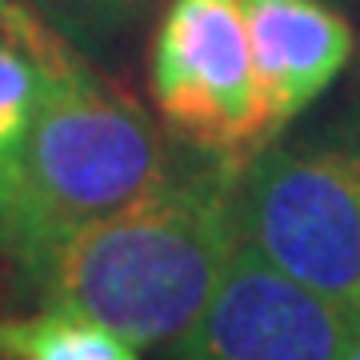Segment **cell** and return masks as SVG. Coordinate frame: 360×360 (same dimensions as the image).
Masks as SVG:
<instances>
[{
  "label": "cell",
  "mask_w": 360,
  "mask_h": 360,
  "mask_svg": "<svg viewBox=\"0 0 360 360\" xmlns=\"http://www.w3.org/2000/svg\"><path fill=\"white\" fill-rule=\"evenodd\" d=\"M236 168L184 144L153 188L68 236L20 296L84 312L136 348H172L240 248Z\"/></svg>",
  "instance_id": "1"
},
{
  "label": "cell",
  "mask_w": 360,
  "mask_h": 360,
  "mask_svg": "<svg viewBox=\"0 0 360 360\" xmlns=\"http://www.w3.org/2000/svg\"><path fill=\"white\" fill-rule=\"evenodd\" d=\"M172 156L153 116L56 37L44 101L0 180V264L16 296L68 236L153 188Z\"/></svg>",
  "instance_id": "2"
},
{
  "label": "cell",
  "mask_w": 360,
  "mask_h": 360,
  "mask_svg": "<svg viewBox=\"0 0 360 360\" xmlns=\"http://www.w3.org/2000/svg\"><path fill=\"white\" fill-rule=\"evenodd\" d=\"M232 217L252 257L360 316V124L348 112L248 156Z\"/></svg>",
  "instance_id": "3"
},
{
  "label": "cell",
  "mask_w": 360,
  "mask_h": 360,
  "mask_svg": "<svg viewBox=\"0 0 360 360\" xmlns=\"http://www.w3.org/2000/svg\"><path fill=\"white\" fill-rule=\"evenodd\" d=\"M148 92L165 132L196 153L245 165L272 141L245 0H165L148 49Z\"/></svg>",
  "instance_id": "4"
},
{
  "label": "cell",
  "mask_w": 360,
  "mask_h": 360,
  "mask_svg": "<svg viewBox=\"0 0 360 360\" xmlns=\"http://www.w3.org/2000/svg\"><path fill=\"white\" fill-rule=\"evenodd\" d=\"M352 321L240 245L168 360H336Z\"/></svg>",
  "instance_id": "5"
},
{
  "label": "cell",
  "mask_w": 360,
  "mask_h": 360,
  "mask_svg": "<svg viewBox=\"0 0 360 360\" xmlns=\"http://www.w3.org/2000/svg\"><path fill=\"white\" fill-rule=\"evenodd\" d=\"M245 25L264 120L281 136L348 68L356 32L333 0H245Z\"/></svg>",
  "instance_id": "6"
},
{
  "label": "cell",
  "mask_w": 360,
  "mask_h": 360,
  "mask_svg": "<svg viewBox=\"0 0 360 360\" xmlns=\"http://www.w3.org/2000/svg\"><path fill=\"white\" fill-rule=\"evenodd\" d=\"M56 37L60 32H52L20 4L0 16V180L16 165L44 101Z\"/></svg>",
  "instance_id": "7"
},
{
  "label": "cell",
  "mask_w": 360,
  "mask_h": 360,
  "mask_svg": "<svg viewBox=\"0 0 360 360\" xmlns=\"http://www.w3.org/2000/svg\"><path fill=\"white\" fill-rule=\"evenodd\" d=\"M0 360H141V348L84 312L37 304L28 316H0Z\"/></svg>",
  "instance_id": "8"
},
{
  "label": "cell",
  "mask_w": 360,
  "mask_h": 360,
  "mask_svg": "<svg viewBox=\"0 0 360 360\" xmlns=\"http://www.w3.org/2000/svg\"><path fill=\"white\" fill-rule=\"evenodd\" d=\"M165 0H32L40 20L84 56H112Z\"/></svg>",
  "instance_id": "9"
},
{
  "label": "cell",
  "mask_w": 360,
  "mask_h": 360,
  "mask_svg": "<svg viewBox=\"0 0 360 360\" xmlns=\"http://www.w3.org/2000/svg\"><path fill=\"white\" fill-rule=\"evenodd\" d=\"M336 360H360V316L352 321L348 340H345V348H340V356H336Z\"/></svg>",
  "instance_id": "10"
},
{
  "label": "cell",
  "mask_w": 360,
  "mask_h": 360,
  "mask_svg": "<svg viewBox=\"0 0 360 360\" xmlns=\"http://www.w3.org/2000/svg\"><path fill=\"white\" fill-rule=\"evenodd\" d=\"M348 116H352V120H356L360 124V80H356V92H352V101H348V108H345Z\"/></svg>",
  "instance_id": "11"
},
{
  "label": "cell",
  "mask_w": 360,
  "mask_h": 360,
  "mask_svg": "<svg viewBox=\"0 0 360 360\" xmlns=\"http://www.w3.org/2000/svg\"><path fill=\"white\" fill-rule=\"evenodd\" d=\"M8 8H13V0H0V16L8 13Z\"/></svg>",
  "instance_id": "12"
}]
</instances>
